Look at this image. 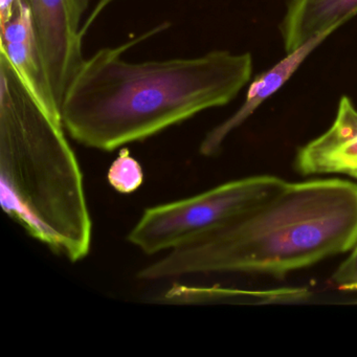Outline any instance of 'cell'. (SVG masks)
I'll return each mask as SVG.
<instances>
[{
    "label": "cell",
    "mask_w": 357,
    "mask_h": 357,
    "mask_svg": "<svg viewBox=\"0 0 357 357\" xmlns=\"http://www.w3.org/2000/svg\"><path fill=\"white\" fill-rule=\"evenodd\" d=\"M357 242V185L290 183L261 204L142 268L143 281L208 273L283 278L350 252Z\"/></svg>",
    "instance_id": "cell-2"
},
{
    "label": "cell",
    "mask_w": 357,
    "mask_h": 357,
    "mask_svg": "<svg viewBox=\"0 0 357 357\" xmlns=\"http://www.w3.org/2000/svg\"><path fill=\"white\" fill-rule=\"evenodd\" d=\"M66 130L0 50L1 206L31 237L76 263L91 252L93 221Z\"/></svg>",
    "instance_id": "cell-3"
},
{
    "label": "cell",
    "mask_w": 357,
    "mask_h": 357,
    "mask_svg": "<svg viewBox=\"0 0 357 357\" xmlns=\"http://www.w3.org/2000/svg\"><path fill=\"white\" fill-rule=\"evenodd\" d=\"M357 14V0H288L280 26L286 54L328 31H335Z\"/></svg>",
    "instance_id": "cell-8"
},
{
    "label": "cell",
    "mask_w": 357,
    "mask_h": 357,
    "mask_svg": "<svg viewBox=\"0 0 357 357\" xmlns=\"http://www.w3.org/2000/svg\"><path fill=\"white\" fill-rule=\"evenodd\" d=\"M294 167L302 176L340 174L357 181V108L348 96L340 98L331 126L298 148Z\"/></svg>",
    "instance_id": "cell-6"
},
{
    "label": "cell",
    "mask_w": 357,
    "mask_h": 357,
    "mask_svg": "<svg viewBox=\"0 0 357 357\" xmlns=\"http://www.w3.org/2000/svg\"><path fill=\"white\" fill-rule=\"evenodd\" d=\"M162 22L135 40L84 60L61 104L72 139L112 152L145 141L200 112L231 103L252 78V54L213 51L195 58L129 62L127 50L170 28Z\"/></svg>",
    "instance_id": "cell-1"
},
{
    "label": "cell",
    "mask_w": 357,
    "mask_h": 357,
    "mask_svg": "<svg viewBox=\"0 0 357 357\" xmlns=\"http://www.w3.org/2000/svg\"><path fill=\"white\" fill-rule=\"evenodd\" d=\"M114 1H118V0H99L98 1L96 7L93 8V11H91V15L87 18L86 22H84V24L82 26V30H81V33H82L83 36L86 35V33L89 32V29L93 26V24H95L96 20H98L100 15H101L102 12L106 9V8L109 7L112 3H114Z\"/></svg>",
    "instance_id": "cell-11"
},
{
    "label": "cell",
    "mask_w": 357,
    "mask_h": 357,
    "mask_svg": "<svg viewBox=\"0 0 357 357\" xmlns=\"http://www.w3.org/2000/svg\"><path fill=\"white\" fill-rule=\"evenodd\" d=\"M20 0H0V20L1 26L13 20Z\"/></svg>",
    "instance_id": "cell-12"
},
{
    "label": "cell",
    "mask_w": 357,
    "mask_h": 357,
    "mask_svg": "<svg viewBox=\"0 0 357 357\" xmlns=\"http://www.w3.org/2000/svg\"><path fill=\"white\" fill-rule=\"evenodd\" d=\"M331 284L340 291L357 292V242L348 258L334 271Z\"/></svg>",
    "instance_id": "cell-10"
},
{
    "label": "cell",
    "mask_w": 357,
    "mask_h": 357,
    "mask_svg": "<svg viewBox=\"0 0 357 357\" xmlns=\"http://www.w3.org/2000/svg\"><path fill=\"white\" fill-rule=\"evenodd\" d=\"M31 12L37 60L53 105L61 112L66 91L84 58L81 20L91 0H22Z\"/></svg>",
    "instance_id": "cell-5"
},
{
    "label": "cell",
    "mask_w": 357,
    "mask_h": 357,
    "mask_svg": "<svg viewBox=\"0 0 357 357\" xmlns=\"http://www.w3.org/2000/svg\"><path fill=\"white\" fill-rule=\"evenodd\" d=\"M332 33L333 31H328L310 39L302 47L294 50L291 53L286 54V57L280 60L273 68L258 75L250 83L241 107L225 122L217 125L206 133L199 146L200 154L206 158H214L218 155L222 150L223 144L227 137L246 122L266 100L278 93L294 76V73L304 63L310 54L317 50Z\"/></svg>",
    "instance_id": "cell-7"
},
{
    "label": "cell",
    "mask_w": 357,
    "mask_h": 357,
    "mask_svg": "<svg viewBox=\"0 0 357 357\" xmlns=\"http://www.w3.org/2000/svg\"><path fill=\"white\" fill-rule=\"evenodd\" d=\"M144 179L141 164L131 156L128 149L122 148L108 170L107 181L110 187L119 193L131 194L143 185Z\"/></svg>",
    "instance_id": "cell-9"
},
{
    "label": "cell",
    "mask_w": 357,
    "mask_h": 357,
    "mask_svg": "<svg viewBox=\"0 0 357 357\" xmlns=\"http://www.w3.org/2000/svg\"><path fill=\"white\" fill-rule=\"evenodd\" d=\"M287 181L252 175L185 199L146 208L127 241L147 255L168 252L204 237L279 192Z\"/></svg>",
    "instance_id": "cell-4"
}]
</instances>
